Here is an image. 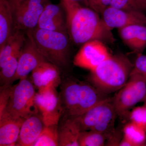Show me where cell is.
Masks as SVG:
<instances>
[{
	"label": "cell",
	"instance_id": "6da1fadb",
	"mask_svg": "<svg viewBox=\"0 0 146 146\" xmlns=\"http://www.w3.org/2000/svg\"><path fill=\"white\" fill-rule=\"evenodd\" d=\"M67 16L68 34L76 44L94 40L112 43L115 39L100 14L90 7L70 0H60Z\"/></svg>",
	"mask_w": 146,
	"mask_h": 146
},
{
	"label": "cell",
	"instance_id": "7a4b0ae2",
	"mask_svg": "<svg viewBox=\"0 0 146 146\" xmlns=\"http://www.w3.org/2000/svg\"><path fill=\"white\" fill-rule=\"evenodd\" d=\"M60 84L62 116L79 117L109 97L91 82L68 78Z\"/></svg>",
	"mask_w": 146,
	"mask_h": 146
},
{
	"label": "cell",
	"instance_id": "3957f363",
	"mask_svg": "<svg viewBox=\"0 0 146 146\" xmlns=\"http://www.w3.org/2000/svg\"><path fill=\"white\" fill-rule=\"evenodd\" d=\"M133 67V63L125 55H112L91 71L90 82L108 95L125 85Z\"/></svg>",
	"mask_w": 146,
	"mask_h": 146
},
{
	"label": "cell",
	"instance_id": "277c9868",
	"mask_svg": "<svg viewBox=\"0 0 146 146\" xmlns=\"http://www.w3.org/2000/svg\"><path fill=\"white\" fill-rule=\"evenodd\" d=\"M27 33L30 35L37 49L48 62L59 69L67 67L70 53V39L68 33L38 27Z\"/></svg>",
	"mask_w": 146,
	"mask_h": 146
},
{
	"label": "cell",
	"instance_id": "5b68a950",
	"mask_svg": "<svg viewBox=\"0 0 146 146\" xmlns=\"http://www.w3.org/2000/svg\"><path fill=\"white\" fill-rule=\"evenodd\" d=\"M117 117L112 98L109 97L75 119L81 131H98L106 135L108 139L116 132L114 127Z\"/></svg>",
	"mask_w": 146,
	"mask_h": 146
},
{
	"label": "cell",
	"instance_id": "8992f818",
	"mask_svg": "<svg viewBox=\"0 0 146 146\" xmlns=\"http://www.w3.org/2000/svg\"><path fill=\"white\" fill-rule=\"evenodd\" d=\"M35 86L27 77L12 86L8 102L3 112L14 119H25L39 112L35 103Z\"/></svg>",
	"mask_w": 146,
	"mask_h": 146
},
{
	"label": "cell",
	"instance_id": "52a82bcc",
	"mask_svg": "<svg viewBox=\"0 0 146 146\" xmlns=\"http://www.w3.org/2000/svg\"><path fill=\"white\" fill-rule=\"evenodd\" d=\"M146 98V80L133 70L125 85L112 98L117 117L122 119L129 118L130 110Z\"/></svg>",
	"mask_w": 146,
	"mask_h": 146
},
{
	"label": "cell",
	"instance_id": "ba28073f",
	"mask_svg": "<svg viewBox=\"0 0 146 146\" xmlns=\"http://www.w3.org/2000/svg\"><path fill=\"white\" fill-rule=\"evenodd\" d=\"M50 0H22L12 9L14 30L31 31L38 26L39 18Z\"/></svg>",
	"mask_w": 146,
	"mask_h": 146
},
{
	"label": "cell",
	"instance_id": "9c48e42d",
	"mask_svg": "<svg viewBox=\"0 0 146 146\" xmlns=\"http://www.w3.org/2000/svg\"><path fill=\"white\" fill-rule=\"evenodd\" d=\"M111 56L103 42L92 40L83 44L74 58L73 63L77 67L92 71Z\"/></svg>",
	"mask_w": 146,
	"mask_h": 146
},
{
	"label": "cell",
	"instance_id": "30bf717a",
	"mask_svg": "<svg viewBox=\"0 0 146 146\" xmlns=\"http://www.w3.org/2000/svg\"><path fill=\"white\" fill-rule=\"evenodd\" d=\"M35 103L46 126L58 125L62 111L59 96L56 89L35 94Z\"/></svg>",
	"mask_w": 146,
	"mask_h": 146
},
{
	"label": "cell",
	"instance_id": "8fae6325",
	"mask_svg": "<svg viewBox=\"0 0 146 146\" xmlns=\"http://www.w3.org/2000/svg\"><path fill=\"white\" fill-rule=\"evenodd\" d=\"M46 61L37 49L30 35L27 33L25 41L18 58V69L14 81L27 77L30 73Z\"/></svg>",
	"mask_w": 146,
	"mask_h": 146
},
{
	"label": "cell",
	"instance_id": "7c38bea8",
	"mask_svg": "<svg viewBox=\"0 0 146 146\" xmlns=\"http://www.w3.org/2000/svg\"><path fill=\"white\" fill-rule=\"evenodd\" d=\"M102 19L110 29H119L133 25H146V14L109 6L102 14Z\"/></svg>",
	"mask_w": 146,
	"mask_h": 146
},
{
	"label": "cell",
	"instance_id": "4fadbf2b",
	"mask_svg": "<svg viewBox=\"0 0 146 146\" xmlns=\"http://www.w3.org/2000/svg\"><path fill=\"white\" fill-rule=\"evenodd\" d=\"M31 73V81L39 93L56 89L61 83L60 69L48 61L41 63Z\"/></svg>",
	"mask_w": 146,
	"mask_h": 146
},
{
	"label": "cell",
	"instance_id": "5bb4252c",
	"mask_svg": "<svg viewBox=\"0 0 146 146\" xmlns=\"http://www.w3.org/2000/svg\"><path fill=\"white\" fill-rule=\"evenodd\" d=\"M37 27L68 33L67 16L62 3L47 5L40 16Z\"/></svg>",
	"mask_w": 146,
	"mask_h": 146
},
{
	"label": "cell",
	"instance_id": "9a60e30c",
	"mask_svg": "<svg viewBox=\"0 0 146 146\" xmlns=\"http://www.w3.org/2000/svg\"><path fill=\"white\" fill-rule=\"evenodd\" d=\"M46 126L39 112L29 116L22 124L16 146H33Z\"/></svg>",
	"mask_w": 146,
	"mask_h": 146
},
{
	"label": "cell",
	"instance_id": "2e32d148",
	"mask_svg": "<svg viewBox=\"0 0 146 146\" xmlns=\"http://www.w3.org/2000/svg\"><path fill=\"white\" fill-rule=\"evenodd\" d=\"M123 42L133 52L142 53L146 48V25H133L119 29Z\"/></svg>",
	"mask_w": 146,
	"mask_h": 146
},
{
	"label": "cell",
	"instance_id": "e0dca14e",
	"mask_svg": "<svg viewBox=\"0 0 146 146\" xmlns=\"http://www.w3.org/2000/svg\"><path fill=\"white\" fill-rule=\"evenodd\" d=\"M23 119H14L5 113L0 115V146H16Z\"/></svg>",
	"mask_w": 146,
	"mask_h": 146
},
{
	"label": "cell",
	"instance_id": "ac0fdd59",
	"mask_svg": "<svg viewBox=\"0 0 146 146\" xmlns=\"http://www.w3.org/2000/svg\"><path fill=\"white\" fill-rule=\"evenodd\" d=\"M58 124V143L60 146H79V138L81 130L75 118L62 116Z\"/></svg>",
	"mask_w": 146,
	"mask_h": 146
},
{
	"label": "cell",
	"instance_id": "d6986e66",
	"mask_svg": "<svg viewBox=\"0 0 146 146\" xmlns=\"http://www.w3.org/2000/svg\"><path fill=\"white\" fill-rule=\"evenodd\" d=\"M14 31L13 10L8 0H0V49Z\"/></svg>",
	"mask_w": 146,
	"mask_h": 146
},
{
	"label": "cell",
	"instance_id": "ffe728a7",
	"mask_svg": "<svg viewBox=\"0 0 146 146\" xmlns=\"http://www.w3.org/2000/svg\"><path fill=\"white\" fill-rule=\"evenodd\" d=\"M26 38V33L19 30H14L2 48L0 49V67L9 58L21 51Z\"/></svg>",
	"mask_w": 146,
	"mask_h": 146
},
{
	"label": "cell",
	"instance_id": "44dd1931",
	"mask_svg": "<svg viewBox=\"0 0 146 146\" xmlns=\"http://www.w3.org/2000/svg\"><path fill=\"white\" fill-rule=\"evenodd\" d=\"M21 51L11 56L0 67L1 86L11 85V84L14 82V78L18 69V58Z\"/></svg>",
	"mask_w": 146,
	"mask_h": 146
},
{
	"label": "cell",
	"instance_id": "7402d4cb",
	"mask_svg": "<svg viewBox=\"0 0 146 146\" xmlns=\"http://www.w3.org/2000/svg\"><path fill=\"white\" fill-rule=\"evenodd\" d=\"M123 136L133 146H145L146 132L134 123L129 122L123 128Z\"/></svg>",
	"mask_w": 146,
	"mask_h": 146
},
{
	"label": "cell",
	"instance_id": "603a6c76",
	"mask_svg": "<svg viewBox=\"0 0 146 146\" xmlns=\"http://www.w3.org/2000/svg\"><path fill=\"white\" fill-rule=\"evenodd\" d=\"M59 146L58 125L46 126L33 146Z\"/></svg>",
	"mask_w": 146,
	"mask_h": 146
},
{
	"label": "cell",
	"instance_id": "cb8c5ba5",
	"mask_svg": "<svg viewBox=\"0 0 146 146\" xmlns=\"http://www.w3.org/2000/svg\"><path fill=\"white\" fill-rule=\"evenodd\" d=\"M107 140L104 133L93 130L82 131L79 138L80 146H103Z\"/></svg>",
	"mask_w": 146,
	"mask_h": 146
},
{
	"label": "cell",
	"instance_id": "d4e9b609",
	"mask_svg": "<svg viewBox=\"0 0 146 146\" xmlns=\"http://www.w3.org/2000/svg\"><path fill=\"white\" fill-rule=\"evenodd\" d=\"M110 6L123 10L146 13V0H112Z\"/></svg>",
	"mask_w": 146,
	"mask_h": 146
},
{
	"label": "cell",
	"instance_id": "484cf974",
	"mask_svg": "<svg viewBox=\"0 0 146 146\" xmlns=\"http://www.w3.org/2000/svg\"><path fill=\"white\" fill-rule=\"evenodd\" d=\"M143 106L134 107L129 116L130 121L143 129L146 132V102Z\"/></svg>",
	"mask_w": 146,
	"mask_h": 146
},
{
	"label": "cell",
	"instance_id": "4316f807",
	"mask_svg": "<svg viewBox=\"0 0 146 146\" xmlns=\"http://www.w3.org/2000/svg\"><path fill=\"white\" fill-rule=\"evenodd\" d=\"M112 0H87L86 5L95 11L102 15L106 9L109 7Z\"/></svg>",
	"mask_w": 146,
	"mask_h": 146
},
{
	"label": "cell",
	"instance_id": "83f0119b",
	"mask_svg": "<svg viewBox=\"0 0 146 146\" xmlns=\"http://www.w3.org/2000/svg\"><path fill=\"white\" fill-rule=\"evenodd\" d=\"M133 70L141 74L146 80V55L142 53L137 54L133 63Z\"/></svg>",
	"mask_w": 146,
	"mask_h": 146
},
{
	"label": "cell",
	"instance_id": "f1b7e54d",
	"mask_svg": "<svg viewBox=\"0 0 146 146\" xmlns=\"http://www.w3.org/2000/svg\"><path fill=\"white\" fill-rule=\"evenodd\" d=\"M11 85L1 86L0 94V114H1L5 109L11 91Z\"/></svg>",
	"mask_w": 146,
	"mask_h": 146
},
{
	"label": "cell",
	"instance_id": "f546056e",
	"mask_svg": "<svg viewBox=\"0 0 146 146\" xmlns=\"http://www.w3.org/2000/svg\"><path fill=\"white\" fill-rule=\"evenodd\" d=\"M8 1L10 3L11 7L13 8L17 5L22 0H8Z\"/></svg>",
	"mask_w": 146,
	"mask_h": 146
},
{
	"label": "cell",
	"instance_id": "4dcf8cb0",
	"mask_svg": "<svg viewBox=\"0 0 146 146\" xmlns=\"http://www.w3.org/2000/svg\"><path fill=\"white\" fill-rule=\"evenodd\" d=\"M70 1H74L80 3V2H84L86 5L87 0H70Z\"/></svg>",
	"mask_w": 146,
	"mask_h": 146
},
{
	"label": "cell",
	"instance_id": "1f68e13d",
	"mask_svg": "<svg viewBox=\"0 0 146 146\" xmlns=\"http://www.w3.org/2000/svg\"><path fill=\"white\" fill-rule=\"evenodd\" d=\"M145 146H146V145H145Z\"/></svg>",
	"mask_w": 146,
	"mask_h": 146
}]
</instances>
